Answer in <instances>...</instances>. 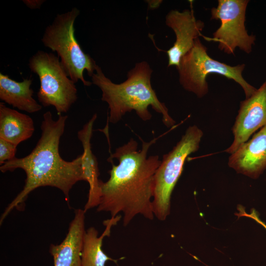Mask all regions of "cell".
<instances>
[{
  "instance_id": "cell-1",
  "label": "cell",
  "mask_w": 266,
  "mask_h": 266,
  "mask_svg": "<svg viewBox=\"0 0 266 266\" xmlns=\"http://www.w3.org/2000/svg\"><path fill=\"white\" fill-rule=\"evenodd\" d=\"M157 139L142 140V148L137 150L138 143L132 138L110 155L107 159L112 165L110 177L100 182L98 212H109L112 218L122 212L125 226L138 214L154 219L151 198L154 176L161 161L158 155L147 157V153Z\"/></svg>"
},
{
  "instance_id": "cell-2",
  "label": "cell",
  "mask_w": 266,
  "mask_h": 266,
  "mask_svg": "<svg viewBox=\"0 0 266 266\" xmlns=\"http://www.w3.org/2000/svg\"><path fill=\"white\" fill-rule=\"evenodd\" d=\"M67 118V115H60L55 120L50 111L44 113L40 126L41 136L32 151L24 157H15L0 166L3 173L21 168L26 175L23 190L5 208L0 217V224L13 209L24 208L28 195L35 189L44 186L58 188L63 193L68 204L72 187L77 182L84 181L82 155L67 161L59 153L60 139Z\"/></svg>"
},
{
  "instance_id": "cell-3",
  "label": "cell",
  "mask_w": 266,
  "mask_h": 266,
  "mask_svg": "<svg viewBox=\"0 0 266 266\" xmlns=\"http://www.w3.org/2000/svg\"><path fill=\"white\" fill-rule=\"evenodd\" d=\"M146 61L137 63L128 73L127 79L115 84L106 77L98 65L92 77V83L102 92L101 100L107 103L109 109L108 120L115 124L127 112L134 110L144 121L151 119L148 106L162 115V121L167 127H172L175 121L169 115L165 103L158 99L151 84L152 73Z\"/></svg>"
},
{
  "instance_id": "cell-4",
  "label": "cell",
  "mask_w": 266,
  "mask_h": 266,
  "mask_svg": "<svg viewBox=\"0 0 266 266\" xmlns=\"http://www.w3.org/2000/svg\"><path fill=\"white\" fill-rule=\"evenodd\" d=\"M79 14L80 10L75 7L57 14L52 24L46 27L41 41L45 47L57 52L67 75L74 83L80 80L84 85L90 86L92 82L85 79L84 71L92 77L97 65L83 51L75 38L74 24Z\"/></svg>"
},
{
  "instance_id": "cell-5",
  "label": "cell",
  "mask_w": 266,
  "mask_h": 266,
  "mask_svg": "<svg viewBox=\"0 0 266 266\" xmlns=\"http://www.w3.org/2000/svg\"><path fill=\"white\" fill-rule=\"evenodd\" d=\"M244 64L232 66L212 58L207 48L197 38L193 47L181 59L179 67V80L186 91L201 98L208 92L206 77L209 74H218L237 83L243 89L246 98L257 90L243 77Z\"/></svg>"
},
{
  "instance_id": "cell-6",
  "label": "cell",
  "mask_w": 266,
  "mask_h": 266,
  "mask_svg": "<svg viewBox=\"0 0 266 266\" xmlns=\"http://www.w3.org/2000/svg\"><path fill=\"white\" fill-rule=\"evenodd\" d=\"M203 135L202 130L196 125L189 126L173 149L163 156L154 180L153 211L158 220L164 221L169 215L171 195L186 159L199 150Z\"/></svg>"
},
{
  "instance_id": "cell-7",
  "label": "cell",
  "mask_w": 266,
  "mask_h": 266,
  "mask_svg": "<svg viewBox=\"0 0 266 266\" xmlns=\"http://www.w3.org/2000/svg\"><path fill=\"white\" fill-rule=\"evenodd\" d=\"M29 66L40 81L37 99L44 107L54 106L60 115L66 113L77 100L75 83L67 75L59 57L39 50L30 59Z\"/></svg>"
},
{
  "instance_id": "cell-8",
  "label": "cell",
  "mask_w": 266,
  "mask_h": 266,
  "mask_svg": "<svg viewBox=\"0 0 266 266\" xmlns=\"http://www.w3.org/2000/svg\"><path fill=\"white\" fill-rule=\"evenodd\" d=\"M216 7L211 10V19L219 20V28L212 37L203 36L209 41L218 43V48L233 54L236 48L247 54L252 50L256 37L249 35L245 28V14L248 0H219Z\"/></svg>"
},
{
  "instance_id": "cell-9",
  "label": "cell",
  "mask_w": 266,
  "mask_h": 266,
  "mask_svg": "<svg viewBox=\"0 0 266 266\" xmlns=\"http://www.w3.org/2000/svg\"><path fill=\"white\" fill-rule=\"evenodd\" d=\"M266 125V79L249 97L240 102L232 128L233 141L225 152L232 154L258 129Z\"/></svg>"
},
{
  "instance_id": "cell-10",
  "label": "cell",
  "mask_w": 266,
  "mask_h": 266,
  "mask_svg": "<svg viewBox=\"0 0 266 266\" xmlns=\"http://www.w3.org/2000/svg\"><path fill=\"white\" fill-rule=\"evenodd\" d=\"M166 24L174 31L176 40L166 53L168 66H179L181 59L194 46L196 40L200 35L204 23L196 18L193 10L180 12L172 10L166 15Z\"/></svg>"
},
{
  "instance_id": "cell-11",
  "label": "cell",
  "mask_w": 266,
  "mask_h": 266,
  "mask_svg": "<svg viewBox=\"0 0 266 266\" xmlns=\"http://www.w3.org/2000/svg\"><path fill=\"white\" fill-rule=\"evenodd\" d=\"M237 173L256 179L266 169V125L242 144L228 159Z\"/></svg>"
},
{
  "instance_id": "cell-12",
  "label": "cell",
  "mask_w": 266,
  "mask_h": 266,
  "mask_svg": "<svg viewBox=\"0 0 266 266\" xmlns=\"http://www.w3.org/2000/svg\"><path fill=\"white\" fill-rule=\"evenodd\" d=\"M74 212L65 239L60 244L50 246L49 252L53 258L54 266H82L85 212L81 209H76Z\"/></svg>"
},
{
  "instance_id": "cell-13",
  "label": "cell",
  "mask_w": 266,
  "mask_h": 266,
  "mask_svg": "<svg viewBox=\"0 0 266 266\" xmlns=\"http://www.w3.org/2000/svg\"><path fill=\"white\" fill-rule=\"evenodd\" d=\"M97 118L94 114L91 119L77 133V137L83 148L82 169L84 181L89 185L87 201L84 206L86 212L90 209L98 206L100 202V182L99 179V170L97 160L92 152L91 139L93 134L94 123Z\"/></svg>"
},
{
  "instance_id": "cell-14",
  "label": "cell",
  "mask_w": 266,
  "mask_h": 266,
  "mask_svg": "<svg viewBox=\"0 0 266 266\" xmlns=\"http://www.w3.org/2000/svg\"><path fill=\"white\" fill-rule=\"evenodd\" d=\"M32 84L31 79L17 82L0 72V99L19 110L30 113L37 112L42 109V105L33 98Z\"/></svg>"
},
{
  "instance_id": "cell-15",
  "label": "cell",
  "mask_w": 266,
  "mask_h": 266,
  "mask_svg": "<svg viewBox=\"0 0 266 266\" xmlns=\"http://www.w3.org/2000/svg\"><path fill=\"white\" fill-rule=\"evenodd\" d=\"M34 131L30 116L0 103V138L18 146L31 137Z\"/></svg>"
},
{
  "instance_id": "cell-16",
  "label": "cell",
  "mask_w": 266,
  "mask_h": 266,
  "mask_svg": "<svg viewBox=\"0 0 266 266\" xmlns=\"http://www.w3.org/2000/svg\"><path fill=\"white\" fill-rule=\"evenodd\" d=\"M120 218L119 216H117L105 220L104 225L106 228L100 236L94 227H91L86 231L81 256L82 266H105L108 261L117 262L104 253L102 245L103 238L110 235L111 227L116 225Z\"/></svg>"
},
{
  "instance_id": "cell-17",
  "label": "cell",
  "mask_w": 266,
  "mask_h": 266,
  "mask_svg": "<svg viewBox=\"0 0 266 266\" xmlns=\"http://www.w3.org/2000/svg\"><path fill=\"white\" fill-rule=\"evenodd\" d=\"M17 146L0 138V165L15 158Z\"/></svg>"
},
{
  "instance_id": "cell-18",
  "label": "cell",
  "mask_w": 266,
  "mask_h": 266,
  "mask_svg": "<svg viewBox=\"0 0 266 266\" xmlns=\"http://www.w3.org/2000/svg\"><path fill=\"white\" fill-rule=\"evenodd\" d=\"M23 2L31 9L40 8L42 4L45 1L42 0H23Z\"/></svg>"
}]
</instances>
